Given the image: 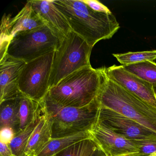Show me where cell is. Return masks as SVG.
Masks as SVG:
<instances>
[{
  "label": "cell",
  "instance_id": "cell-18",
  "mask_svg": "<svg viewBox=\"0 0 156 156\" xmlns=\"http://www.w3.org/2000/svg\"><path fill=\"white\" fill-rule=\"evenodd\" d=\"M129 73L152 85L156 83V63L146 61L138 63L122 66Z\"/></svg>",
  "mask_w": 156,
  "mask_h": 156
},
{
  "label": "cell",
  "instance_id": "cell-12",
  "mask_svg": "<svg viewBox=\"0 0 156 156\" xmlns=\"http://www.w3.org/2000/svg\"><path fill=\"white\" fill-rule=\"evenodd\" d=\"M34 10L45 25L62 41L71 30L69 23L63 13L55 7L53 0L30 1Z\"/></svg>",
  "mask_w": 156,
  "mask_h": 156
},
{
  "label": "cell",
  "instance_id": "cell-1",
  "mask_svg": "<svg viewBox=\"0 0 156 156\" xmlns=\"http://www.w3.org/2000/svg\"><path fill=\"white\" fill-rule=\"evenodd\" d=\"M53 2L66 18L71 30L92 48L99 41L112 38L120 28L113 13L94 11L83 0H53Z\"/></svg>",
  "mask_w": 156,
  "mask_h": 156
},
{
  "label": "cell",
  "instance_id": "cell-30",
  "mask_svg": "<svg viewBox=\"0 0 156 156\" xmlns=\"http://www.w3.org/2000/svg\"><path fill=\"white\" fill-rule=\"evenodd\" d=\"M133 154H134V153H132V154H126V155H120V156H133Z\"/></svg>",
  "mask_w": 156,
  "mask_h": 156
},
{
  "label": "cell",
  "instance_id": "cell-23",
  "mask_svg": "<svg viewBox=\"0 0 156 156\" xmlns=\"http://www.w3.org/2000/svg\"><path fill=\"white\" fill-rule=\"evenodd\" d=\"M131 140L136 145L139 154L156 156V138Z\"/></svg>",
  "mask_w": 156,
  "mask_h": 156
},
{
  "label": "cell",
  "instance_id": "cell-19",
  "mask_svg": "<svg viewBox=\"0 0 156 156\" xmlns=\"http://www.w3.org/2000/svg\"><path fill=\"white\" fill-rule=\"evenodd\" d=\"M40 106V102L24 96L21 97L20 107V132L24 130L31 123L36 116Z\"/></svg>",
  "mask_w": 156,
  "mask_h": 156
},
{
  "label": "cell",
  "instance_id": "cell-6",
  "mask_svg": "<svg viewBox=\"0 0 156 156\" xmlns=\"http://www.w3.org/2000/svg\"><path fill=\"white\" fill-rule=\"evenodd\" d=\"M62 41L44 25L15 34L11 41L6 55L28 63L55 51Z\"/></svg>",
  "mask_w": 156,
  "mask_h": 156
},
{
  "label": "cell",
  "instance_id": "cell-11",
  "mask_svg": "<svg viewBox=\"0 0 156 156\" xmlns=\"http://www.w3.org/2000/svg\"><path fill=\"white\" fill-rule=\"evenodd\" d=\"M26 63L6 55L0 61V103L23 96L19 88L20 75Z\"/></svg>",
  "mask_w": 156,
  "mask_h": 156
},
{
  "label": "cell",
  "instance_id": "cell-2",
  "mask_svg": "<svg viewBox=\"0 0 156 156\" xmlns=\"http://www.w3.org/2000/svg\"><path fill=\"white\" fill-rule=\"evenodd\" d=\"M103 81L97 97L100 106L125 116L156 133V108L108 78L103 67Z\"/></svg>",
  "mask_w": 156,
  "mask_h": 156
},
{
  "label": "cell",
  "instance_id": "cell-4",
  "mask_svg": "<svg viewBox=\"0 0 156 156\" xmlns=\"http://www.w3.org/2000/svg\"><path fill=\"white\" fill-rule=\"evenodd\" d=\"M49 119L52 138L89 131L96 123L100 105L97 99L83 107L65 106L47 94L40 102Z\"/></svg>",
  "mask_w": 156,
  "mask_h": 156
},
{
  "label": "cell",
  "instance_id": "cell-28",
  "mask_svg": "<svg viewBox=\"0 0 156 156\" xmlns=\"http://www.w3.org/2000/svg\"><path fill=\"white\" fill-rule=\"evenodd\" d=\"M133 156H150V155H143V154H139L138 153H134L133 154Z\"/></svg>",
  "mask_w": 156,
  "mask_h": 156
},
{
  "label": "cell",
  "instance_id": "cell-3",
  "mask_svg": "<svg viewBox=\"0 0 156 156\" xmlns=\"http://www.w3.org/2000/svg\"><path fill=\"white\" fill-rule=\"evenodd\" d=\"M103 77V67L86 66L62 79L49 90L48 94L62 105L83 107L96 99Z\"/></svg>",
  "mask_w": 156,
  "mask_h": 156
},
{
  "label": "cell",
  "instance_id": "cell-17",
  "mask_svg": "<svg viewBox=\"0 0 156 156\" xmlns=\"http://www.w3.org/2000/svg\"><path fill=\"white\" fill-rule=\"evenodd\" d=\"M43 113V109L40 104L38 112L31 123L21 132L15 136L10 143V147L15 156H23L30 138L36 126L39 124Z\"/></svg>",
  "mask_w": 156,
  "mask_h": 156
},
{
  "label": "cell",
  "instance_id": "cell-8",
  "mask_svg": "<svg viewBox=\"0 0 156 156\" xmlns=\"http://www.w3.org/2000/svg\"><path fill=\"white\" fill-rule=\"evenodd\" d=\"M98 122L129 140L156 138V133L138 122L109 108L100 106Z\"/></svg>",
  "mask_w": 156,
  "mask_h": 156
},
{
  "label": "cell",
  "instance_id": "cell-16",
  "mask_svg": "<svg viewBox=\"0 0 156 156\" xmlns=\"http://www.w3.org/2000/svg\"><path fill=\"white\" fill-rule=\"evenodd\" d=\"M88 138H91L89 131H83L62 137L52 138L37 156H54L71 145Z\"/></svg>",
  "mask_w": 156,
  "mask_h": 156
},
{
  "label": "cell",
  "instance_id": "cell-9",
  "mask_svg": "<svg viewBox=\"0 0 156 156\" xmlns=\"http://www.w3.org/2000/svg\"><path fill=\"white\" fill-rule=\"evenodd\" d=\"M104 71L110 80L156 108V98L153 85L129 73L122 65L104 67Z\"/></svg>",
  "mask_w": 156,
  "mask_h": 156
},
{
  "label": "cell",
  "instance_id": "cell-20",
  "mask_svg": "<svg viewBox=\"0 0 156 156\" xmlns=\"http://www.w3.org/2000/svg\"><path fill=\"white\" fill-rule=\"evenodd\" d=\"M99 147L92 138L76 142L53 156H92Z\"/></svg>",
  "mask_w": 156,
  "mask_h": 156
},
{
  "label": "cell",
  "instance_id": "cell-5",
  "mask_svg": "<svg viewBox=\"0 0 156 156\" xmlns=\"http://www.w3.org/2000/svg\"><path fill=\"white\" fill-rule=\"evenodd\" d=\"M92 49L85 40L70 31L55 51L49 81L50 89L74 72L91 66Z\"/></svg>",
  "mask_w": 156,
  "mask_h": 156
},
{
  "label": "cell",
  "instance_id": "cell-25",
  "mask_svg": "<svg viewBox=\"0 0 156 156\" xmlns=\"http://www.w3.org/2000/svg\"><path fill=\"white\" fill-rule=\"evenodd\" d=\"M83 2L86 4L90 9L97 12L105 13H112L110 10L97 0H83Z\"/></svg>",
  "mask_w": 156,
  "mask_h": 156
},
{
  "label": "cell",
  "instance_id": "cell-27",
  "mask_svg": "<svg viewBox=\"0 0 156 156\" xmlns=\"http://www.w3.org/2000/svg\"><path fill=\"white\" fill-rule=\"evenodd\" d=\"M92 156H107L105 154V152L101 149L99 147L94 152Z\"/></svg>",
  "mask_w": 156,
  "mask_h": 156
},
{
  "label": "cell",
  "instance_id": "cell-15",
  "mask_svg": "<svg viewBox=\"0 0 156 156\" xmlns=\"http://www.w3.org/2000/svg\"><path fill=\"white\" fill-rule=\"evenodd\" d=\"M20 98L4 100L0 103L1 128H12L16 135L20 133Z\"/></svg>",
  "mask_w": 156,
  "mask_h": 156
},
{
  "label": "cell",
  "instance_id": "cell-26",
  "mask_svg": "<svg viewBox=\"0 0 156 156\" xmlns=\"http://www.w3.org/2000/svg\"><path fill=\"white\" fill-rule=\"evenodd\" d=\"M0 156H15L8 144L0 142Z\"/></svg>",
  "mask_w": 156,
  "mask_h": 156
},
{
  "label": "cell",
  "instance_id": "cell-13",
  "mask_svg": "<svg viewBox=\"0 0 156 156\" xmlns=\"http://www.w3.org/2000/svg\"><path fill=\"white\" fill-rule=\"evenodd\" d=\"M44 25L43 21L33 9L30 1H28L21 10L11 20L10 33L13 38L18 33L30 30Z\"/></svg>",
  "mask_w": 156,
  "mask_h": 156
},
{
  "label": "cell",
  "instance_id": "cell-10",
  "mask_svg": "<svg viewBox=\"0 0 156 156\" xmlns=\"http://www.w3.org/2000/svg\"><path fill=\"white\" fill-rule=\"evenodd\" d=\"M89 132L91 138L107 156H118L138 152L132 140L114 133L98 121Z\"/></svg>",
  "mask_w": 156,
  "mask_h": 156
},
{
  "label": "cell",
  "instance_id": "cell-29",
  "mask_svg": "<svg viewBox=\"0 0 156 156\" xmlns=\"http://www.w3.org/2000/svg\"><path fill=\"white\" fill-rule=\"evenodd\" d=\"M153 89H154V93H155V96L156 98V83L153 85Z\"/></svg>",
  "mask_w": 156,
  "mask_h": 156
},
{
  "label": "cell",
  "instance_id": "cell-22",
  "mask_svg": "<svg viewBox=\"0 0 156 156\" xmlns=\"http://www.w3.org/2000/svg\"><path fill=\"white\" fill-rule=\"evenodd\" d=\"M11 15L4 14L2 17L1 25V50L0 61L2 60L7 54V50L11 41L12 39L10 33V22Z\"/></svg>",
  "mask_w": 156,
  "mask_h": 156
},
{
  "label": "cell",
  "instance_id": "cell-21",
  "mask_svg": "<svg viewBox=\"0 0 156 156\" xmlns=\"http://www.w3.org/2000/svg\"><path fill=\"white\" fill-rule=\"evenodd\" d=\"M113 55L122 66H126L146 61L153 62L156 59V51L129 52L123 54H113Z\"/></svg>",
  "mask_w": 156,
  "mask_h": 156
},
{
  "label": "cell",
  "instance_id": "cell-14",
  "mask_svg": "<svg viewBox=\"0 0 156 156\" xmlns=\"http://www.w3.org/2000/svg\"><path fill=\"white\" fill-rule=\"evenodd\" d=\"M43 109L41 120L33 132L23 156H37L52 139L51 124L43 108Z\"/></svg>",
  "mask_w": 156,
  "mask_h": 156
},
{
  "label": "cell",
  "instance_id": "cell-24",
  "mask_svg": "<svg viewBox=\"0 0 156 156\" xmlns=\"http://www.w3.org/2000/svg\"><path fill=\"white\" fill-rule=\"evenodd\" d=\"M16 136L15 131L12 128L4 126L1 128L0 142L9 145Z\"/></svg>",
  "mask_w": 156,
  "mask_h": 156
},
{
  "label": "cell",
  "instance_id": "cell-7",
  "mask_svg": "<svg viewBox=\"0 0 156 156\" xmlns=\"http://www.w3.org/2000/svg\"><path fill=\"white\" fill-rule=\"evenodd\" d=\"M54 52L26 63L19 83L24 96L40 102L48 94Z\"/></svg>",
  "mask_w": 156,
  "mask_h": 156
}]
</instances>
